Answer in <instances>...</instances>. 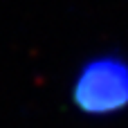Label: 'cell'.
Returning <instances> with one entry per match:
<instances>
[{
    "label": "cell",
    "instance_id": "1",
    "mask_svg": "<svg viewBox=\"0 0 128 128\" xmlns=\"http://www.w3.org/2000/svg\"><path fill=\"white\" fill-rule=\"evenodd\" d=\"M72 106L88 117H108L128 110V58L122 54L88 58L72 81Z\"/></svg>",
    "mask_w": 128,
    "mask_h": 128
}]
</instances>
